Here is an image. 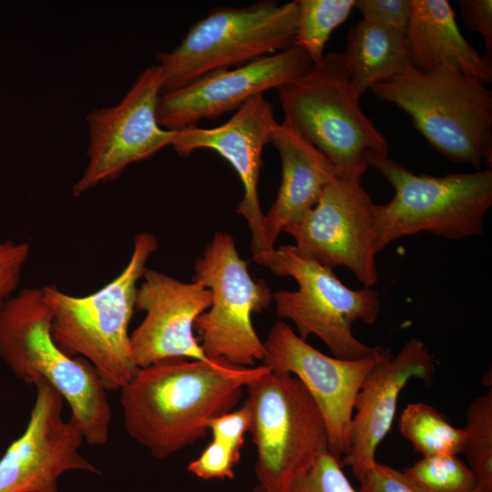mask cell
Masks as SVG:
<instances>
[{
	"instance_id": "1",
	"label": "cell",
	"mask_w": 492,
	"mask_h": 492,
	"mask_svg": "<svg viewBox=\"0 0 492 492\" xmlns=\"http://www.w3.org/2000/svg\"><path fill=\"white\" fill-rule=\"evenodd\" d=\"M272 370L188 359L138 368L120 389L126 431L154 457L166 458L204 437V422L231 411L243 388Z\"/></svg>"
},
{
	"instance_id": "2",
	"label": "cell",
	"mask_w": 492,
	"mask_h": 492,
	"mask_svg": "<svg viewBox=\"0 0 492 492\" xmlns=\"http://www.w3.org/2000/svg\"><path fill=\"white\" fill-rule=\"evenodd\" d=\"M158 248L151 232L138 233L122 272L88 295L74 296L56 285L42 287L52 314L56 343L70 357L83 356L107 390H120L138 370L131 353L128 326L136 310L138 281Z\"/></svg>"
},
{
	"instance_id": "3",
	"label": "cell",
	"mask_w": 492,
	"mask_h": 492,
	"mask_svg": "<svg viewBox=\"0 0 492 492\" xmlns=\"http://www.w3.org/2000/svg\"><path fill=\"white\" fill-rule=\"evenodd\" d=\"M52 314L42 287L20 290L0 306V357L19 379H43L67 402L71 417L92 446L108 440L111 408L93 366L70 357L56 343Z\"/></svg>"
},
{
	"instance_id": "4",
	"label": "cell",
	"mask_w": 492,
	"mask_h": 492,
	"mask_svg": "<svg viewBox=\"0 0 492 492\" xmlns=\"http://www.w3.org/2000/svg\"><path fill=\"white\" fill-rule=\"evenodd\" d=\"M411 117L427 142L453 162L492 165V93L478 80L441 68L413 67L371 89Z\"/></svg>"
},
{
	"instance_id": "5",
	"label": "cell",
	"mask_w": 492,
	"mask_h": 492,
	"mask_svg": "<svg viewBox=\"0 0 492 492\" xmlns=\"http://www.w3.org/2000/svg\"><path fill=\"white\" fill-rule=\"evenodd\" d=\"M277 90L283 122L321 151L339 176L362 178L368 155L388 156L387 140L362 110L342 54L324 55Z\"/></svg>"
},
{
	"instance_id": "6",
	"label": "cell",
	"mask_w": 492,
	"mask_h": 492,
	"mask_svg": "<svg viewBox=\"0 0 492 492\" xmlns=\"http://www.w3.org/2000/svg\"><path fill=\"white\" fill-rule=\"evenodd\" d=\"M365 162L392 186L386 204H374L375 252L394 241L418 232L462 240L484 231L492 206V170L416 175L388 156L368 155Z\"/></svg>"
},
{
	"instance_id": "7",
	"label": "cell",
	"mask_w": 492,
	"mask_h": 492,
	"mask_svg": "<svg viewBox=\"0 0 492 492\" xmlns=\"http://www.w3.org/2000/svg\"><path fill=\"white\" fill-rule=\"evenodd\" d=\"M297 0L258 1L247 7H216L193 24L180 43L156 58L161 94L215 71L233 68L294 46Z\"/></svg>"
},
{
	"instance_id": "8",
	"label": "cell",
	"mask_w": 492,
	"mask_h": 492,
	"mask_svg": "<svg viewBox=\"0 0 492 492\" xmlns=\"http://www.w3.org/2000/svg\"><path fill=\"white\" fill-rule=\"evenodd\" d=\"M245 388L257 451L258 492H286L329 451L323 418L306 388L291 374L272 370Z\"/></svg>"
},
{
	"instance_id": "9",
	"label": "cell",
	"mask_w": 492,
	"mask_h": 492,
	"mask_svg": "<svg viewBox=\"0 0 492 492\" xmlns=\"http://www.w3.org/2000/svg\"><path fill=\"white\" fill-rule=\"evenodd\" d=\"M277 276L295 280V291L280 290L273 295L279 318L291 320L299 336L313 334L342 359L369 356L381 346H370L353 333L354 322L373 324L379 314V293L373 287L353 290L333 271L300 256L292 245L275 248L268 267Z\"/></svg>"
},
{
	"instance_id": "10",
	"label": "cell",
	"mask_w": 492,
	"mask_h": 492,
	"mask_svg": "<svg viewBox=\"0 0 492 492\" xmlns=\"http://www.w3.org/2000/svg\"><path fill=\"white\" fill-rule=\"evenodd\" d=\"M229 233L216 232L194 262L192 281L211 292L210 308L195 321L194 330L206 356L238 367H253L266 351L251 315L266 309L272 294L263 280H254Z\"/></svg>"
},
{
	"instance_id": "11",
	"label": "cell",
	"mask_w": 492,
	"mask_h": 492,
	"mask_svg": "<svg viewBox=\"0 0 492 492\" xmlns=\"http://www.w3.org/2000/svg\"><path fill=\"white\" fill-rule=\"evenodd\" d=\"M161 86L159 66H149L118 104L87 114V162L73 185L75 197L116 179L129 165L171 146L176 130L163 128L157 118Z\"/></svg>"
},
{
	"instance_id": "12",
	"label": "cell",
	"mask_w": 492,
	"mask_h": 492,
	"mask_svg": "<svg viewBox=\"0 0 492 492\" xmlns=\"http://www.w3.org/2000/svg\"><path fill=\"white\" fill-rule=\"evenodd\" d=\"M358 177L337 176L323 190L316 205L299 222L286 226L294 251L333 271L348 268L359 282H378L375 233L370 196Z\"/></svg>"
},
{
	"instance_id": "13",
	"label": "cell",
	"mask_w": 492,
	"mask_h": 492,
	"mask_svg": "<svg viewBox=\"0 0 492 492\" xmlns=\"http://www.w3.org/2000/svg\"><path fill=\"white\" fill-rule=\"evenodd\" d=\"M263 343V364L272 371L294 375L303 384L323 418L329 452L342 460L350 446L357 393L387 348L381 346L374 354L354 360L329 356L310 345L282 321L274 323Z\"/></svg>"
},
{
	"instance_id": "14",
	"label": "cell",
	"mask_w": 492,
	"mask_h": 492,
	"mask_svg": "<svg viewBox=\"0 0 492 492\" xmlns=\"http://www.w3.org/2000/svg\"><path fill=\"white\" fill-rule=\"evenodd\" d=\"M34 385L26 430L0 459V492H58L57 479L67 470L99 473L78 451L83 433L73 417L64 420L62 395L43 379Z\"/></svg>"
},
{
	"instance_id": "15",
	"label": "cell",
	"mask_w": 492,
	"mask_h": 492,
	"mask_svg": "<svg viewBox=\"0 0 492 492\" xmlns=\"http://www.w3.org/2000/svg\"><path fill=\"white\" fill-rule=\"evenodd\" d=\"M275 120L272 103L257 95L244 103L224 124L215 128L189 127L176 130L171 147L182 157L200 149L214 150L237 172L243 198L237 212L251 230V250L253 260L268 267L275 248L266 240L264 214L258 195V182L264 147L272 143Z\"/></svg>"
},
{
	"instance_id": "16",
	"label": "cell",
	"mask_w": 492,
	"mask_h": 492,
	"mask_svg": "<svg viewBox=\"0 0 492 492\" xmlns=\"http://www.w3.org/2000/svg\"><path fill=\"white\" fill-rule=\"evenodd\" d=\"M313 64L297 46L241 67L215 71L180 88L160 94L157 118L160 127L180 130L203 118L213 119L239 109L249 99L279 88Z\"/></svg>"
},
{
	"instance_id": "17",
	"label": "cell",
	"mask_w": 492,
	"mask_h": 492,
	"mask_svg": "<svg viewBox=\"0 0 492 492\" xmlns=\"http://www.w3.org/2000/svg\"><path fill=\"white\" fill-rule=\"evenodd\" d=\"M140 281L135 309L146 315L130 334L136 365L177 359L212 362L194 334L195 321L211 304L210 289L200 282H183L149 268Z\"/></svg>"
},
{
	"instance_id": "18",
	"label": "cell",
	"mask_w": 492,
	"mask_h": 492,
	"mask_svg": "<svg viewBox=\"0 0 492 492\" xmlns=\"http://www.w3.org/2000/svg\"><path fill=\"white\" fill-rule=\"evenodd\" d=\"M435 373L434 354L414 337L395 355L387 348L366 375L354 401L349 450L341 460L357 480L376 461V449L391 429L403 388L412 379L430 384Z\"/></svg>"
},
{
	"instance_id": "19",
	"label": "cell",
	"mask_w": 492,
	"mask_h": 492,
	"mask_svg": "<svg viewBox=\"0 0 492 492\" xmlns=\"http://www.w3.org/2000/svg\"><path fill=\"white\" fill-rule=\"evenodd\" d=\"M272 144L282 163L277 197L264 214L266 240L274 249L282 230L311 211L338 172L321 151L283 121L276 125Z\"/></svg>"
},
{
	"instance_id": "20",
	"label": "cell",
	"mask_w": 492,
	"mask_h": 492,
	"mask_svg": "<svg viewBox=\"0 0 492 492\" xmlns=\"http://www.w3.org/2000/svg\"><path fill=\"white\" fill-rule=\"evenodd\" d=\"M405 32L411 66L421 72L447 68L486 84L492 60L480 55L461 34L447 0H410Z\"/></svg>"
},
{
	"instance_id": "21",
	"label": "cell",
	"mask_w": 492,
	"mask_h": 492,
	"mask_svg": "<svg viewBox=\"0 0 492 492\" xmlns=\"http://www.w3.org/2000/svg\"><path fill=\"white\" fill-rule=\"evenodd\" d=\"M342 56L351 85L360 98L375 85L412 67L405 34L365 18L350 28Z\"/></svg>"
},
{
	"instance_id": "22",
	"label": "cell",
	"mask_w": 492,
	"mask_h": 492,
	"mask_svg": "<svg viewBox=\"0 0 492 492\" xmlns=\"http://www.w3.org/2000/svg\"><path fill=\"white\" fill-rule=\"evenodd\" d=\"M401 435L422 457L458 455L462 452L464 430L425 403H412L403 410L398 422Z\"/></svg>"
},
{
	"instance_id": "23",
	"label": "cell",
	"mask_w": 492,
	"mask_h": 492,
	"mask_svg": "<svg viewBox=\"0 0 492 492\" xmlns=\"http://www.w3.org/2000/svg\"><path fill=\"white\" fill-rule=\"evenodd\" d=\"M297 4L294 46L303 48L314 63L323 57L331 34L347 19L355 0H297Z\"/></svg>"
},
{
	"instance_id": "24",
	"label": "cell",
	"mask_w": 492,
	"mask_h": 492,
	"mask_svg": "<svg viewBox=\"0 0 492 492\" xmlns=\"http://www.w3.org/2000/svg\"><path fill=\"white\" fill-rule=\"evenodd\" d=\"M464 453L477 492H492V390L476 397L466 413Z\"/></svg>"
},
{
	"instance_id": "25",
	"label": "cell",
	"mask_w": 492,
	"mask_h": 492,
	"mask_svg": "<svg viewBox=\"0 0 492 492\" xmlns=\"http://www.w3.org/2000/svg\"><path fill=\"white\" fill-rule=\"evenodd\" d=\"M402 472L422 492H477L473 471L458 455L422 457Z\"/></svg>"
},
{
	"instance_id": "26",
	"label": "cell",
	"mask_w": 492,
	"mask_h": 492,
	"mask_svg": "<svg viewBox=\"0 0 492 492\" xmlns=\"http://www.w3.org/2000/svg\"><path fill=\"white\" fill-rule=\"evenodd\" d=\"M286 492H357L346 477L341 460L323 454L289 487Z\"/></svg>"
},
{
	"instance_id": "27",
	"label": "cell",
	"mask_w": 492,
	"mask_h": 492,
	"mask_svg": "<svg viewBox=\"0 0 492 492\" xmlns=\"http://www.w3.org/2000/svg\"><path fill=\"white\" fill-rule=\"evenodd\" d=\"M240 458L241 453L212 439L201 454L188 465V471L204 480L233 478L234 466Z\"/></svg>"
},
{
	"instance_id": "28",
	"label": "cell",
	"mask_w": 492,
	"mask_h": 492,
	"mask_svg": "<svg viewBox=\"0 0 492 492\" xmlns=\"http://www.w3.org/2000/svg\"><path fill=\"white\" fill-rule=\"evenodd\" d=\"M29 255L27 242L0 240V306L15 293Z\"/></svg>"
},
{
	"instance_id": "29",
	"label": "cell",
	"mask_w": 492,
	"mask_h": 492,
	"mask_svg": "<svg viewBox=\"0 0 492 492\" xmlns=\"http://www.w3.org/2000/svg\"><path fill=\"white\" fill-rule=\"evenodd\" d=\"M204 426L212 435V439L222 442L241 453L244 436L251 426V415L244 402L241 408L207 419Z\"/></svg>"
},
{
	"instance_id": "30",
	"label": "cell",
	"mask_w": 492,
	"mask_h": 492,
	"mask_svg": "<svg viewBox=\"0 0 492 492\" xmlns=\"http://www.w3.org/2000/svg\"><path fill=\"white\" fill-rule=\"evenodd\" d=\"M354 8L365 18L405 34L411 15L410 0H355Z\"/></svg>"
},
{
	"instance_id": "31",
	"label": "cell",
	"mask_w": 492,
	"mask_h": 492,
	"mask_svg": "<svg viewBox=\"0 0 492 492\" xmlns=\"http://www.w3.org/2000/svg\"><path fill=\"white\" fill-rule=\"evenodd\" d=\"M359 482L357 492H422L403 472L377 461Z\"/></svg>"
},
{
	"instance_id": "32",
	"label": "cell",
	"mask_w": 492,
	"mask_h": 492,
	"mask_svg": "<svg viewBox=\"0 0 492 492\" xmlns=\"http://www.w3.org/2000/svg\"><path fill=\"white\" fill-rule=\"evenodd\" d=\"M460 13L466 26L481 35L486 56L492 60V1L460 0Z\"/></svg>"
}]
</instances>
